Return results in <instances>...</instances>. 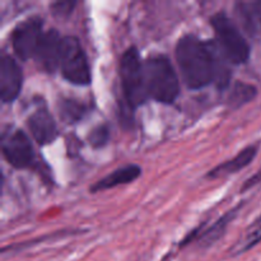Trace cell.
<instances>
[{
  "label": "cell",
  "instance_id": "cell-1",
  "mask_svg": "<svg viewBox=\"0 0 261 261\" xmlns=\"http://www.w3.org/2000/svg\"><path fill=\"white\" fill-rule=\"evenodd\" d=\"M176 60L189 88H204L214 79V58L211 46L201 42L196 36L186 35L178 40Z\"/></svg>",
  "mask_w": 261,
  "mask_h": 261
},
{
  "label": "cell",
  "instance_id": "cell-2",
  "mask_svg": "<svg viewBox=\"0 0 261 261\" xmlns=\"http://www.w3.org/2000/svg\"><path fill=\"white\" fill-rule=\"evenodd\" d=\"M144 74L148 97L161 103L175 102L180 93V83L167 56H150L144 64Z\"/></svg>",
  "mask_w": 261,
  "mask_h": 261
},
{
  "label": "cell",
  "instance_id": "cell-3",
  "mask_svg": "<svg viewBox=\"0 0 261 261\" xmlns=\"http://www.w3.org/2000/svg\"><path fill=\"white\" fill-rule=\"evenodd\" d=\"M212 25L216 31L217 46L224 58L233 64H244L250 58V46L239 28L228 15L219 12L212 18Z\"/></svg>",
  "mask_w": 261,
  "mask_h": 261
},
{
  "label": "cell",
  "instance_id": "cell-4",
  "mask_svg": "<svg viewBox=\"0 0 261 261\" xmlns=\"http://www.w3.org/2000/svg\"><path fill=\"white\" fill-rule=\"evenodd\" d=\"M125 98L130 109L145 103L148 98L147 86H145L144 65L140 60L139 51L135 46L127 48L121 58L120 68Z\"/></svg>",
  "mask_w": 261,
  "mask_h": 261
},
{
  "label": "cell",
  "instance_id": "cell-5",
  "mask_svg": "<svg viewBox=\"0 0 261 261\" xmlns=\"http://www.w3.org/2000/svg\"><path fill=\"white\" fill-rule=\"evenodd\" d=\"M60 69L64 78L70 83L76 86H87L91 83V69L88 60L76 37H63Z\"/></svg>",
  "mask_w": 261,
  "mask_h": 261
},
{
  "label": "cell",
  "instance_id": "cell-6",
  "mask_svg": "<svg viewBox=\"0 0 261 261\" xmlns=\"http://www.w3.org/2000/svg\"><path fill=\"white\" fill-rule=\"evenodd\" d=\"M42 27L43 22L41 18L31 17L14 28L12 35V45L18 58L22 60L35 58L45 33Z\"/></svg>",
  "mask_w": 261,
  "mask_h": 261
},
{
  "label": "cell",
  "instance_id": "cell-7",
  "mask_svg": "<svg viewBox=\"0 0 261 261\" xmlns=\"http://www.w3.org/2000/svg\"><path fill=\"white\" fill-rule=\"evenodd\" d=\"M3 154L15 168H27L35 161L30 138L22 130H12L3 138Z\"/></svg>",
  "mask_w": 261,
  "mask_h": 261
},
{
  "label": "cell",
  "instance_id": "cell-8",
  "mask_svg": "<svg viewBox=\"0 0 261 261\" xmlns=\"http://www.w3.org/2000/svg\"><path fill=\"white\" fill-rule=\"evenodd\" d=\"M23 73L17 61L9 55H3L0 61V98L3 103H10L20 93Z\"/></svg>",
  "mask_w": 261,
  "mask_h": 261
},
{
  "label": "cell",
  "instance_id": "cell-9",
  "mask_svg": "<svg viewBox=\"0 0 261 261\" xmlns=\"http://www.w3.org/2000/svg\"><path fill=\"white\" fill-rule=\"evenodd\" d=\"M61 45H63V37L56 30H48L47 32L43 33L35 59L41 68L47 73H54L60 66Z\"/></svg>",
  "mask_w": 261,
  "mask_h": 261
},
{
  "label": "cell",
  "instance_id": "cell-10",
  "mask_svg": "<svg viewBox=\"0 0 261 261\" xmlns=\"http://www.w3.org/2000/svg\"><path fill=\"white\" fill-rule=\"evenodd\" d=\"M28 127L37 143L50 144L58 137V126L46 107H38L28 117Z\"/></svg>",
  "mask_w": 261,
  "mask_h": 261
},
{
  "label": "cell",
  "instance_id": "cell-11",
  "mask_svg": "<svg viewBox=\"0 0 261 261\" xmlns=\"http://www.w3.org/2000/svg\"><path fill=\"white\" fill-rule=\"evenodd\" d=\"M142 175V168L137 165H127L124 167H120L117 170L112 171L103 178L97 181L91 188L92 193H98V191L107 190V189L116 188L119 185L133 182Z\"/></svg>",
  "mask_w": 261,
  "mask_h": 261
},
{
  "label": "cell",
  "instance_id": "cell-12",
  "mask_svg": "<svg viewBox=\"0 0 261 261\" xmlns=\"http://www.w3.org/2000/svg\"><path fill=\"white\" fill-rule=\"evenodd\" d=\"M256 152L257 148L255 145H250V147L245 148L234 158H232V160L227 161V162L222 163V165L213 168L208 173V177H219V176L232 175V173L239 172L240 170H242V168H245L246 166H249L251 163V161L256 155Z\"/></svg>",
  "mask_w": 261,
  "mask_h": 261
},
{
  "label": "cell",
  "instance_id": "cell-13",
  "mask_svg": "<svg viewBox=\"0 0 261 261\" xmlns=\"http://www.w3.org/2000/svg\"><path fill=\"white\" fill-rule=\"evenodd\" d=\"M239 209L240 206L239 208L233 209V211L228 212L227 214H224V216L222 217V218H219L213 226L209 227L205 232H203V233L200 234V237H199V244H200L201 246H211L212 244L218 241V240L224 234V232H226L227 227L231 223L232 219L236 217V213L239 212Z\"/></svg>",
  "mask_w": 261,
  "mask_h": 261
},
{
  "label": "cell",
  "instance_id": "cell-14",
  "mask_svg": "<svg viewBox=\"0 0 261 261\" xmlns=\"http://www.w3.org/2000/svg\"><path fill=\"white\" fill-rule=\"evenodd\" d=\"M255 96H256V88L254 86L242 83V82H236L233 89L229 93L228 103L233 109H239V107L244 106L245 103L251 101Z\"/></svg>",
  "mask_w": 261,
  "mask_h": 261
},
{
  "label": "cell",
  "instance_id": "cell-15",
  "mask_svg": "<svg viewBox=\"0 0 261 261\" xmlns=\"http://www.w3.org/2000/svg\"><path fill=\"white\" fill-rule=\"evenodd\" d=\"M59 109H60V116L68 124H74L86 114V106L74 99H63L59 103Z\"/></svg>",
  "mask_w": 261,
  "mask_h": 261
},
{
  "label": "cell",
  "instance_id": "cell-16",
  "mask_svg": "<svg viewBox=\"0 0 261 261\" xmlns=\"http://www.w3.org/2000/svg\"><path fill=\"white\" fill-rule=\"evenodd\" d=\"M261 241V216L245 232L244 237L241 239L239 244V250H237V254L240 252H244L250 250L251 247L256 246L257 244Z\"/></svg>",
  "mask_w": 261,
  "mask_h": 261
},
{
  "label": "cell",
  "instance_id": "cell-17",
  "mask_svg": "<svg viewBox=\"0 0 261 261\" xmlns=\"http://www.w3.org/2000/svg\"><path fill=\"white\" fill-rule=\"evenodd\" d=\"M109 138H110L109 127H107L106 125H99V126H97L96 129L92 130L91 134H89L88 137V140L89 143H91L92 147L101 148L106 144Z\"/></svg>",
  "mask_w": 261,
  "mask_h": 261
},
{
  "label": "cell",
  "instance_id": "cell-18",
  "mask_svg": "<svg viewBox=\"0 0 261 261\" xmlns=\"http://www.w3.org/2000/svg\"><path fill=\"white\" fill-rule=\"evenodd\" d=\"M74 7H75L74 2H55L50 5L51 12L56 17H68L73 12Z\"/></svg>",
  "mask_w": 261,
  "mask_h": 261
},
{
  "label": "cell",
  "instance_id": "cell-19",
  "mask_svg": "<svg viewBox=\"0 0 261 261\" xmlns=\"http://www.w3.org/2000/svg\"><path fill=\"white\" fill-rule=\"evenodd\" d=\"M251 9H252V13H254V18L256 19L255 22L259 24L261 30V0L260 2L251 3Z\"/></svg>",
  "mask_w": 261,
  "mask_h": 261
}]
</instances>
